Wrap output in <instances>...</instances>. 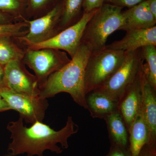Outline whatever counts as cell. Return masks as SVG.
<instances>
[{
  "label": "cell",
  "instance_id": "cell-22",
  "mask_svg": "<svg viewBox=\"0 0 156 156\" xmlns=\"http://www.w3.org/2000/svg\"><path fill=\"white\" fill-rule=\"evenodd\" d=\"M146 0H105L104 3L122 8H131Z\"/></svg>",
  "mask_w": 156,
  "mask_h": 156
},
{
  "label": "cell",
  "instance_id": "cell-8",
  "mask_svg": "<svg viewBox=\"0 0 156 156\" xmlns=\"http://www.w3.org/2000/svg\"><path fill=\"white\" fill-rule=\"evenodd\" d=\"M98 9L84 13L80 19L73 25L42 43L31 45L28 49L52 48L63 50L72 58L80 47L86 26Z\"/></svg>",
  "mask_w": 156,
  "mask_h": 156
},
{
  "label": "cell",
  "instance_id": "cell-18",
  "mask_svg": "<svg viewBox=\"0 0 156 156\" xmlns=\"http://www.w3.org/2000/svg\"><path fill=\"white\" fill-rule=\"evenodd\" d=\"M84 2V0H64L58 27L59 32L74 24L80 19L83 14L82 10Z\"/></svg>",
  "mask_w": 156,
  "mask_h": 156
},
{
  "label": "cell",
  "instance_id": "cell-4",
  "mask_svg": "<svg viewBox=\"0 0 156 156\" xmlns=\"http://www.w3.org/2000/svg\"><path fill=\"white\" fill-rule=\"evenodd\" d=\"M127 53L105 48L91 53L85 71L86 95L104 85L121 66Z\"/></svg>",
  "mask_w": 156,
  "mask_h": 156
},
{
  "label": "cell",
  "instance_id": "cell-16",
  "mask_svg": "<svg viewBox=\"0 0 156 156\" xmlns=\"http://www.w3.org/2000/svg\"><path fill=\"white\" fill-rule=\"evenodd\" d=\"M129 142L132 156H139L143 147L149 142V132L141 105L129 131Z\"/></svg>",
  "mask_w": 156,
  "mask_h": 156
},
{
  "label": "cell",
  "instance_id": "cell-31",
  "mask_svg": "<svg viewBox=\"0 0 156 156\" xmlns=\"http://www.w3.org/2000/svg\"><path fill=\"white\" fill-rule=\"evenodd\" d=\"M9 23V17L0 11V23Z\"/></svg>",
  "mask_w": 156,
  "mask_h": 156
},
{
  "label": "cell",
  "instance_id": "cell-3",
  "mask_svg": "<svg viewBox=\"0 0 156 156\" xmlns=\"http://www.w3.org/2000/svg\"><path fill=\"white\" fill-rule=\"evenodd\" d=\"M122 9L104 3L89 20L81 43L87 45L92 53L105 48L108 37L120 30L123 23Z\"/></svg>",
  "mask_w": 156,
  "mask_h": 156
},
{
  "label": "cell",
  "instance_id": "cell-20",
  "mask_svg": "<svg viewBox=\"0 0 156 156\" xmlns=\"http://www.w3.org/2000/svg\"><path fill=\"white\" fill-rule=\"evenodd\" d=\"M24 53L11 40V38L0 37V65L5 66L13 60H22Z\"/></svg>",
  "mask_w": 156,
  "mask_h": 156
},
{
  "label": "cell",
  "instance_id": "cell-25",
  "mask_svg": "<svg viewBox=\"0 0 156 156\" xmlns=\"http://www.w3.org/2000/svg\"><path fill=\"white\" fill-rule=\"evenodd\" d=\"M106 156H132L130 149L116 145L112 146L110 151Z\"/></svg>",
  "mask_w": 156,
  "mask_h": 156
},
{
  "label": "cell",
  "instance_id": "cell-7",
  "mask_svg": "<svg viewBox=\"0 0 156 156\" xmlns=\"http://www.w3.org/2000/svg\"><path fill=\"white\" fill-rule=\"evenodd\" d=\"M143 61L140 56V49L128 52L119 68L97 90L118 101L123 92L138 75Z\"/></svg>",
  "mask_w": 156,
  "mask_h": 156
},
{
  "label": "cell",
  "instance_id": "cell-15",
  "mask_svg": "<svg viewBox=\"0 0 156 156\" xmlns=\"http://www.w3.org/2000/svg\"><path fill=\"white\" fill-rule=\"evenodd\" d=\"M87 109L93 118L104 119L118 111V101L114 100L97 89L86 95Z\"/></svg>",
  "mask_w": 156,
  "mask_h": 156
},
{
  "label": "cell",
  "instance_id": "cell-12",
  "mask_svg": "<svg viewBox=\"0 0 156 156\" xmlns=\"http://www.w3.org/2000/svg\"><path fill=\"white\" fill-rule=\"evenodd\" d=\"M139 73L136 79L126 88L118 100V111L125 121L128 132L141 105V92Z\"/></svg>",
  "mask_w": 156,
  "mask_h": 156
},
{
  "label": "cell",
  "instance_id": "cell-27",
  "mask_svg": "<svg viewBox=\"0 0 156 156\" xmlns=\"http://www.w3.org/2000/svg\"><path fill=\"white\" fill-rule=\"evenodd\" d=\"M48 1L49 0H30V4L33 9L37 10L46 5Z\"/></svg>",
  "mask_w": 156,
  "mask_h": 156
},
{
  "label": "cell",
  "instance_id": "cell-24",
  "mask_svg": "<svg viewBox=\"0 0 156 156\" xmlns=\"http://www.w3.org/2000/svg\"><path fill=\"white\" fill-rule=\"evenodd\" d=\"M105 0H84L83 5V12L87 13L100 8Z\"/></svg>",
  "mask_w": 156,
  "mask_h": 156
},
{
  "label": "cell",
  "instance_id": "cell-26",
  "mask_svg": "<svg viewBox=\"0 0 156 156\" xmlns=\"http://www.w3.org/2000/svg\"><path fill=\"white\" fill-rule=\"evenodd\" d=\"M139 156H156L155 148L146 144L143 147Z\"/></svg>",
  "mask_w": 156,
  "mask_h": 156
},
{
  "label": "cell",
  "instance_id": "cell-5",
  "mask_svg": "<svg viewBox=\"0 0 156 156\" xmlns=\"http://www.w3.org/2000/svg\"><path fill=\"white\" fill-rule=\"evenodd\" d=\"M23 59L34 73L40 88L50 75L60 69L71 60L66 52L52 48L27 49Z\"/></svg>",
  "mask_w": 156,
  "mask_h": 156
},
{
  "label": "cell",
  "instance_id": "cell-10",
  "mask_svg": "<svg viewBox=\"0 0 156 156\" xmlns=\"http://www.w3.org/2000/svg\"><path fill=\"white\" fill-rule=\"evenodd\" d=\"M21 61L11 60L4 66L5 86L14 92L38 96L40 89L37 79L26 69Z\"/></svg>",
  "mask_w": 156,
  "mask_h": 156
},
{
  "label": "cell",
  "instance_id": "cell-23",
  "mask_svg": "<svg viewBox=\"0 0 156 156\" xmlns=\"http://www.w3.org/2000/svg\"><path fill=\"white\" fill-rule=\"evenodd\" d=\"M21 6L20 0H0V10L5 11H18Z\"/></svg>",
  "mask_w": 156,
  "mask_h": 156
},
{
  "label": "cell",
  "instance_id": "cell-11",
  "mask_svg": "<svg viewBox=\"0 0 156 156\" xmlns=\"http://www.w3.org/2000/svg\"><path fill=\"white\" fill-rule=\"evenodd\" d=\"M141 65L139 73L141 92V108L149 132V142L148 145L155 147L156 141V89L148 82L143 71Z\"/></svg>",
  "mask_w": 156,
  "mask_h": 156
},
{
  "label": "cell",
  "instance_id": "cell-14",
  "mask_svg": "<svg viewBox=\"0 0 156 156\" xmlns=\"http://www.w3.org/2000/svg\"><path fill=\"white\" fill-rule=\"evenodd\" d=\"M123 23L120 30L145 29L156 26V18L150 11L147 0L122 12Z\"/></svg>",
  "mask_w": 156,
  "mask_h": 156
},
{
  "label": "cell",
  "instance_id": "cell-17",
  "mask_svg": "<svg viewBox=\"0 0 156 156\" xmlns=\"http://www.w3.org/2000/svg\"><path fill=\"white\" fill-rule=\"evenodd\" d=\"M105 121L109 138L112 145L127 147L129 143V132L125 121L119 111L107 116Z\"/></svg>",
  "mask_w": 156,
  "mask_h": 156
},
{
  "label": "cell",
  "instance_id": "cell-2",
  "mask_svg": "<svg viewBox=\"0 0 156 156\" xmlns=\"http://www.w3.org/2000/svg\"><path fill=\"white\" fill-rule=\"evenodd\" d=\"M91 53L89 47L81 43L70 61L50 75L40 87L39 96L48 99L61 92H66L70 95L76 103L87 109L85 75Z\"/></svg>",
  "mask_w": 156,
  "mask_h": 156
},
{
  "label": "cell",
  "instance_id": "cell-29",
  "mask_svg": "<svg viewBox=\"0 0 156 156\" xmlns=\"http://www.w3.org/2000/svg\"><path fill=\"white\" fill-rule=\"evenodd\" d=\"M11 108L9 105L4 100V99L0 96V112L11 110Z\"/></svg>",
  "mask_w": 156,
  "mask_h": 156
},
{
  "label": "cell",
  "instance_id": "cell-28",
  "mask_svg": "<svg viewBox=\"0 0 156 156\" xmlns=\"http://www.w3.org/2000/svg\"><path fill=\"white\" fill-rule=\"evenodd\" d=\"M150 11L156 18V0H147Z\"/></svg>",
  "mask_w": 156,
  "mask_h": 156
},
{
  "label": "cell",
  "instance_id": "cell-13",
  "mask_svg": "<svg viewBox=\"0 0 156 156\" xmlns=\"http://www.w3.org/2000/svg\"><path fill=\"white\" fill-rule=\"evenodd\" d=\"M148 45L156 46V26L127 31L122 38L106 45V48L128 53Z\"/></svg>",
  "mask_w": 156,
  "mask_h": 156
},
{
  "label": "cell",
  "instance_id": "cell-21",
  "mask_svg": "<svg viewBox=\"0 0 156 156\" xmlns=\"http://www.w3.org/2000/svg\"><path fill=\"white\" fill-rule=\"evenodd\" d=\"M28 24L26 21L17 23H0V37H20L27 33Z\"/></svg>",
  "mask_w": 156,
  "mask_h": 156
},
{
  "label": "cell",
  "instance_id": "cell-6",
  "mask_svg": "<svg viewBox=\"0 0 156 156\" xmlns=\"http://www.w3.org/2000/svg\"><path fill=\"white\" fill-rule=\"evenodd\" d=\"M0 96L27 124L43 122L49 106L47 98L14 92L6 87L0 88Z\"/></svg>",
  "mask_w": 156,
  "mask_h": 156
},
{
  "label": "cell",
  "instance_id": "cell-9",
  "mask_svg": "<svg viewBox=\"0 0 156 156\" xmlns=\"http://www.w3.org/2000/svg\"><path fill=\"white\" fill-rule=\"evenodd\" d=\"M62 3L56 6L43 17L34 20H25L28 24L27 33L18 38L28 47L49 40L59 32Z\"/></svg>",
  "mask_w": 156,
  "mask_h": 156
},
{
  "label": "cell",
  "instance_id": "cell-1",
  "mask_svg": "<svg viewBox=\"0 0 156 156\" xmlns=\"http://www.w3.org/2000/svg\"><path fill=\"white\" fill-rule=\"evenodd\" d=\"M7 129L11 133V141L8 148L10 155L44 156L46 151L60 154L67 149L69 138L77 133L79 127L71 116L68 117L65 126L59 131L40 122L27 127L19 116L17 121L10 122Z\"/></svg>",
  "mask_w": 156,
  "mask_h": 156
},
{
  "label": "cell",
  "instance_id": "cell-19",
  "mask_svg": "<svg viewBox=\"0 0 156 156\" xmlns=\"http://www.w3.org/2000/svg\"><path fill=\"white\" fill-rule=\"evenodd\" d=\"M140 54L145 63L141 68L145 77L150 84L156 89V46L148 45L140 49Z\"/></svg>",
  "mask_w": 156,
  "mask_h": 156
},
{
  "label": "cell",
  "instance_id": "cell-30",
  "mask_svg": "<svg viewBox=\"0 0 156 156\" xmlns=\"http://www.w3.org/2000/svg\"><path fill=\"white\" fill-rule=\"evenodd\" d=\"M6 87L5 84V70L4 66L0 65V88Z\"/></svg>",
  "mask_w": 156,
  "mask_h": 156
}]
</instances>
